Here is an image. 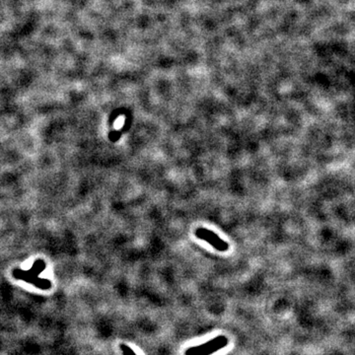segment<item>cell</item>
<instances>
[{
    "mask_svg": "<svg viewBox=\"0 0 355 355\" xmlns=\"http://www.w3.org/2000/svg\"><path fill=\"white\" fill-rule=\"evenodd\" d=\"M194 234L198 239H201V240L206 241L207 243H209L217 251L225 252V251H227L229 249L228 243H226L225 241L220 239L217 234H215L212 231H209L208 229H205V228H202V227L198 228V229L195 230Z\"/></svg>",
    "mask_w": 355,
    "mask_h": 355,
    "instance_id": "cell-2",
    "label": "cell"
},
{
    "mask_svg": "<svg viewBox=\"0 0 355 355\" xmlns=\"http://www.w3.org/2000/svg\"><path fill=\"white\" fill-rule=\"evenodd\" d=\"M121 349L123 351V355H136V353L129 345L121 344Z\"/></svg>",
    "mask_w": 355,
    "mask_h": 355,
    "instance_id": "cell-3",
    "label": "cell"
},
{
    "mask_svg": "<svg viewBox=\"0 0 355 355\" xmlns=\"http://www.w3.org/2000/svg\"><path fill=\"white\" fill-rule=\"evenodd\" d=\"M227 343H228L227 336L218 335L205 343L188 348L185 352V355H210L224 348L227 345Z\"/></svg>",
    "mask_w": 355,
    "mask_h": 355,
    "instance_id": "cell-1",
    "label": "cell"
}]
</instances>
